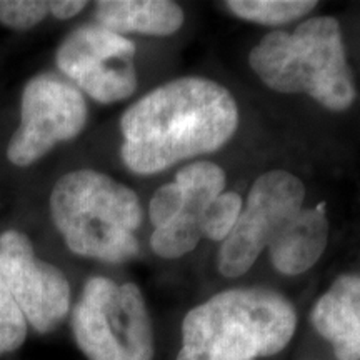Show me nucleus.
I'll use <instances>...</instances> for the list:
<instances>
[{
	"mask_svg": "<svg viewBox=\"0 0 360 360\" xmlns=\"http://www.w3.org/2000/svg\"><path fill=\"white\" fill-rule=\"evenodd\" d=\"M310 322L337 360H360V276L337 277L315 302Z\"/></svg>",
	"mask_w": 360,
	"mask_h": 360,
	"instance_id": "9b49d317",
	"label": "nucleus"
},
{
	"mask_svg": "<svg viewBox=\"0 0 360 360\" xmlns=\"http://www.w3.org/2000/svg\"><path fill=\"white\" fill-rule=\"evenodd\" d=\"M0 277L27 323L39 334L56 330L69 315L70 283L65 274L39 259L25 233H0Z\"/></svg>",
	"mask_w": 360,
	"mask_h": 360,
	"instance_id": "1a4fd4ad",
	"label": "nucleus"
},
{
	"mask_svg": "<svg viewBox=\"0 0 360 360\" xmlns=\"http://www.w3.org/2000/svg\"><path fill=\"white\" fill-rule=\"evenodd\" d=\"M97 25L115 34L165 37L184 25V11L169 0H102L96 4Z\"/></svg>",
	"mask_w": 360,
	"mask_h": 360,
	"instance_id": "ddd939ff",
	"label": "nucleus"
},
{
	"mask_svg": "<svg viewBox=\"0 0 360 360\" xmlns=\"http://www.w3.org/2000/svg\"><path fill=\"white\" fill-rule=\"evenodd\" d=\"M238 19L260 25H283L309 15L317 7L314 0H231L225 2Z\"/></svg>",
	"mask_w": 360,
	"mask_h": 360,
	"instance_id": "4468645a",
	"label": "nucleus"
},
{
	"mask_svg": "<svg viewBox=\"0 0 360 360\" xmlns=\"http://www.w3.org/2000/svg\"><path fill=\"white\" fill-rule=\"evenodd\" d=\"M238 127L236 98L205 77L175 79L124 112L120 157L135 174L152 175L224 147Z\"/></svg>",
	"mask_w": 360,
	"mask_h": 360,
	"instance_id": "f257e3e1",
	"label": "nucleus"
},
{
	"mask_svg": "<svg viewBox=\"0 0 360 360\" xmlns=\"http://www.w3.org/2000/svg\"><path fill=\"white\" fill-rule=\"evenodd\" d=\"M135 44L101 25H84L57 49L58 70L80 92L101 103L129 98L137 89Z\"/></svg>",
	"mask_w": 360,
	"mask_h": 360,
	"instance_id": "6e6552de",
	"label": "nucleus"
},
{
	"mask_svg": "<svg viewBox=\"0 0 360 360\" xmlns=\"http://www.w3.org/2000/svg\"><path fill=\"white\" fill-rule=\"evenodd\" d=\"M305 186L287 170H269L255 179L247 204L220 245L217 270L236 278L249 272L274 237L304 209Z\"/></svg>",
	"mask_w": 360,
	"mask_h": 360,
	"instance_id": "423d86ee",
	"label": "nucleus"
},
{
	"mask_svg": "<svg viewBox=\"0 0 360 360\" xmlns=\"http://www.w3.org/2000/svg\"><path fill=\"white\" fill-rule=\"evenodd\" d=\"M87 7V2L80 0H51V15L58 20H67L72 17L79 15L84 8Z\"/></svg>",
	"mask_w": 360,
	"mask_h": 360,
	"instance_id": "6ab92c4d",
	"label": "nucleus"
},
{
	"mask_svg": "<svg viewBox=\"0 0 360 360\" xmlns=\"http://www.w3.org/2000/svg\"><path fill=\"white\" fill-rule=\"evenodd\" d=\"M297 312L287 297L267 287L219 292L188 310L175 360H257L289 345Z\"/></svg>",
	"mask_w": 360,
	"mask_h": 360,
	"instance_id": "f03ea898",
	"label": "nucleus"
},
{
	"mask_svg": "<svg viewBox=\"0 0 360 360\" xmlns=\"http://www.w3.org/2000/svg\"><path fill=\"white\" fill-rule=\"evenodd\" d=\"M87 124V102L82 92L52 74H40L24 87L20 125L12 135L7 157L27 167L47 155L57 143L75 139Z\"/></svg>",
	"mask_w": 360,
	"mask_h": 360,
	"instance_id": "0eeeda50",
	"label": "nucleus"
},
{
	"mask_svg": "<svg viewBox=\"0 0 360 360\" xmlns=\"http://www.w3.org/2000/svg\"><path fill=\"white\" fill-rule=\"evenodd\" d=\"M27 321L0 277V355L15 352L25 342Z\"/></svg>",
	"mask_w": 360,
	"mask_h": 360,
	"instance_id": "dca6fc26",
	"label": "nucleus"
},
{
	"mask_svg": "<svg viewBox=\"0 0 360 360\" xmlns=\"http://www.w3.org/2000/svg\"><path fill=\"white\" fill-rule=\"evenodd\" d=\"M72 334L89 360H154V328L135 283L89 278L72 310Z\"/></svg>",
	"mask_w": 360,
	"mask_h": 360,
	"instance_id": "39448f33",
	"label": "nucleus"
},
{
	"mask_svg": "<svg viewBox=\"0 0 360 360\" xmlns=\"http://www.w3.org/2000/svg\"><path fill=\"white\" fill-rule=\"evenodd\" d=\"M249 64L269 89L307 94L332 112L347 110L357 96L334 17L304 20L294 32L267 34L252 49Z\"/></svg>",
	"mask_w": 360,
	"mask_h": 360,
	"instance_id": "7ed1b4c3",
	"label": "nucleus"
},
{
	"mask_svg": "<svg viewBox=\"0 0 360 360\" xmlns=\"http://www.w3.org/2000/svg\"><path fill=\"white\" fill-rule=\"evenodd\" d=\"M244 209V202L237 192H222L207 207L202 220V236L209 240L224 242L236 225Z\"/></svg>",
	"mask_w": 360,
	"mask_h": 360,
	"instance_id": "2eb2a0df",
	"label": "nucleus"
},
{
	"mask_svg": "<svg viewBox=\"0 0 360 360\" xmlns=\"http://www.w3.org/2000/svg\"><path fill=\"white\" fill-rule=\"evenodd\" d=\"M51 15L45 0H0V24L12 30H30Z\"/></svg>",
	"mask_w": 360,
	"mask_h": 360,
	"instance_id": "f3484780",
	"label": "nucleus"
},
{
	"mask_svg": "<svg viewBox=\"0 0 360 360\" xmlns=\"http://www.w3.org/2000/svg\"><path fill=\"white\" fill-rule=\"evenodd\" d=\"M182 207L184 195L177 184H164V186L157 188L150 200V205H148V217H150L154 229L169 224L182 210Z\"/></svg>",
	"mask_w": 360,
	"mask_h": 360,
	"instance_id": "a211bd4d",
	"label": "nucleus"
},
{
	"mask_svg": "<svg viewBox=\"0 0 360 360\" xmlns=\"http://www.w3.org/2000/svg\"><path fill=\"white\" fill-rule=\"evenodd\" d=\"M328 220L319 204L300 210L269 244L274 269L283 276H299L312 269L327 247Z\"/></svg>",
	"mask_w": 360,
	"mask_h": 360,
	"instance_id": "f8f14e48",
	"label": "nucleus"
},
{
	"mask_svg": "<svg viewBox=\"0 0 360 360\" xmlns=\"http://www.w3.org/2000/svg\"><path fill=\"white\" fill-rule=\"evenodd\" d=\"M184 195L182 210L169 224L154 229L150 247L162 259H179L195 249L202 236V220L225 188V172L214 162H193L175 175Z\"/></svg>",
	"mask_w": 360,
	"mask_h": 360,
	"instance_id": "9d476101",
	"label": "nucleus"
},
{
	"mask_svg": "<svg viewBox=\"0 0 360 360\" xmlns=\"http://www.w3.org/2000/svg\"><path fill=\"white\" fill-rule=\"evenodd\" d=\"M51 214L65 245L80 257L120 264L139 252L141 199L109 175L92 169L65 174L52 188Z\"/></svg>",
	"mask_w": 360,
	"mask_h": 360,
	"instance_id": "20e7f679",
	"label": "nucleus"
}]
</instances>
